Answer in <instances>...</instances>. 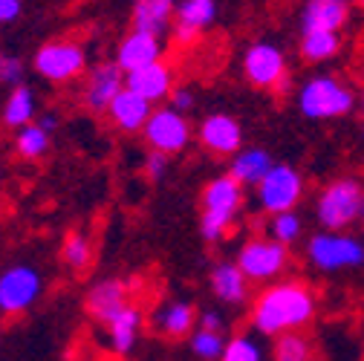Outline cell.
<instances>
[{
    "label": "cell",
    "mask_w": 364,
    "mask_h": 361,
    "mask_svg": "<svg viewBox=\"0 0 364 361\" xmlns=\"http://www.w3.org/2000/svg\"><path fill=\"white\" fill-rule=\"evenodd\" d=\"M87 67L84 47L75 41H50L35 53V70L50 81L78 78Z\"/></svg>",
    "instance_id": "cell-10"
},
{
    "label": "cell",
    "mask_w": 364,
    "mask_h": 361,
    "mask_svg": "<svg viewBox=\"0 0 364 361\" xmlns=\"http://www.w3.org/2000/svg\"><path fill=\"white\" fill-rule=\"evenodd\" d=\"M15 151H18V156H23V159H41L43 153L50 151V133L43 130L38 122L21 127L18 136H15Z\"/></svg>",
    "instance_id": "cell-27"
},
{
    "label": "cell",
    "mask_w": 364,
    "mask_h": 361,
    "mask_svg": "<svg viewBox=\"0 0 364 361\" xmlns=\"http://www.w3.org/2000/svg\"><path fill=\"white\" fill-rule=\"evenodd\" d=\"M21 15V0H0V26L12 23Z\"/></svg>",
    "instance_id": "cell-37"
},
{
    "label": "cell",
    "mask_w": 364,
    "mask_h": 361,
    "mask_svg": "<svg viewBox=\"0 0 364 361\" xmlns=\"http://www.w3.org/2000/svg\"><path fill=\"white\" fill-rule=\"evenodd\" d=\"M243 205V185L232 173L214 176L203 191V220H200V232L208 243L223 240L232 232L235 217Z\"/></svg>",
    "instance_id": "cell-2"
},
{
    "label": "cell",
    "mask_w": 364,
    "mask_h": 361,
    "mask_svg": "<svg viewBox=\"0 0 364 361\" xmlns=\"http://www.w3.org/2000/svg\"><path fill=\"white\" fill-rule=\"evenodd\" d=\"M197 324H200L197 330H205V333H220V335H223V327H225L223 315H220L217 309H205V312L200 315V321H197Z\"/></svg>",
    "instance_id": "cell-35"
},
{
    "label": "cell",
    "mask_w": 364,
    "mask_h": 361,
    "mask_svg": "<svg viewBox=\"0 0 364 361\" xmlns=\"http://www.w3.org/2000/svg\"><path fill=\"white\" fill-rule=\"evenodd\" d=\"M361 220H364V205H361Z\"/></svg>",
    "instance_id": "cell-39"
},
{
    "label": "cell",
    "mask_w": 364,
    "mask_h": 361,
    "mask_svg": "<svg viewBox=\"0 0 364 361\" xmlns=\"http://www.w3.org/2000/svg\"><path fill=\"white\" fill-rule=\"evenodd\" d=\"M350 18V0H306L301 12L304 32H338Z\"/></svg>",
    "instance_id": "cell-17"
},
{
    "label": "cell",
    "mask_w": 364,
    "mask_h": 361,
    "mask_svg": "<svg viewBox=\"0 0 364 361\" xmlns=\"http://www.w3.org/2000/svg\"><path fill=\"white\" fill-rule=\"evenodd\" d=\"M225 350V341L220 333H205V330H194L191 333V352L203 361H220Z\"/></svg>",
    "instance_id": "cell-32"
},
{
    "label": "cell",
    "mask_w": 364,
    "mask_h": 361,
    "mask_svg": "<svg viewBox=\"0 0 364 361\" xmlns=\"http://www.w3.org/2000/svg\"><path fill=\"white\" fill-rule=\"evenodd\" d=\"M38 124H41L43 130H47V133H53V130L58 127V116H55V113H43V116L38 119Z\"/></svg>",
    "instance_id": "cell-38"
},
{
    "label": "cell",
    "mask_w": 364,
    "mask_h": 361,
    "mask_svg": "<svg viewBox=\"0 0 364 361\" xmlns=\"http://www.w3.org/2000/svg\"><path fill=\"white\" fill-rule=\"evenodd\" d=\"M139 330H142V312L139 306H127L122 315L107 324V335H110V347L116 355H130L136 341H139Z\"/></svg>",
    "instance_id": "cell-24"
},
{
    "label": "cell",
    "mask_w": 364,
    "mask_h": 361,
    "mask_svg": "<svg viewBox=\"0 0 364 361\" xmlns=\"http://www.w3.org/2000/svg\"><path fill=\"white\" fill-rule=\"evenodd\" d=\"M275 168V162H272V156L263 151V148H243L240 153L232 156V168L229 173L237 179V183L246 188V185H260L263 176Z\"/></svg>",
    "instance_id": "cell-22"
},
{
    "label": "cell",
    "mask_w": 364,
    "mask_h": 361,
    "mask_svg": "<svg viewBox=\"0 0 364 361\" xmlns=\"http://www.w3.org/2000/svg\"><path fill=\"white\" fill-rule=\"evenodd\" d=\"M200 145L220 156H235L243 151V130L240 122L229 113H211L200 122Z\"/></svg>",
    "instance_id": "cell-13"
},
{
    "label": "cell",
    "mask_w": 364,
    "mask_h": 361,
    "mask_svg": "<svg viewBox=\"0 0 364 361\" xmlns=\"http://www.w3.org/2000/svg\"><path fill=\"white\" fill-rule=\"evenodd\" d=\"M127 306H130V289L119 278L99 281L93 289L87 292V312L105 327L116 318V315H122Z\"/></svg>",
    "instance_id": "cell-14"
},
{
    "label": "cell",
    "mask_w": 364,
    "mask_h": 361,
    "mask_svg": "<svg viewBox=\"0 0 364 361\" xmlns=\"http://www.w3.org/2000/svg\"><path fill=\"white\" fill-rule=\"evenodd\" d=\"M237 266L252 284H269L287 272L289 249L272 237H252L237 252Z\"/></svg>",
    "instance_id": "cell-6"
},
{
    "label": "cell",
    "mask_w": 364,
    "mask_h": 361,
    "mask_svg": "<svg viewBox=\"0 0 364 361\" xmlns=\"http://www.w3.org/2000/svg\"><path fill=\"white\" fill-rule=\"evenodd\" d=\"M243 72L260 90H287V55L269 41H257L246 50Z\"/></svg>",
    "instance_id": "cell-9"
},
{
    "label": "cell",
    "mask_w": 364,
    "mask_h": 361,
    "mask_svg": "<svg viewBox=\"0 0 364 361\" xmlns=\"http://www.w3.org/2000/svg\"><path fill=\"white\" fill-rule=\"evenodd\" d=\"M355 96L336 75H312L298 90V110L306 119H341L353 110Z\"/></svg>",
    "instance_id": "cell-3"
},
{
    "label": "cell",
    "mask_w": 364,
    "mask_h": 361,
    "mask_svg": "<svg viewBox=\"0 0 364 361\" xmlns=\"http://www.w3.org/2000/svg\"><path fill=\"white\" fill-rule=\"evenodd\" d=\"M197 309L188 301H168L154 312V327L165 338H186L197 327Z\"/></svg>",
    "instance_id": "cell-20"
},
{
    "label": "cell",
    "mask_w": 364,
    "mask_h": 361,
    "mask_svg": "<svg viewBox=\"0 0 364 361\" xmlns=\"http://www.w3.org/2000/svg\"><path fill=\"white\" fill-rule=\"evenodd\" d=\"M301 232H304V222H301V217H298L295 211L275 214V217L269 220V237L278 240V243H284L287 249H289L292 243H298Z\"/></svg>",
    "instance_id": "cell-29"
},
{
    "label": "cell",
    "mask_w": 364,
    "mask_h": 361,
    "mask_svg": "<svg viewBox=\"0 0 364 361\" xmlns=\"http://www.w3.org/2000/svg\"><path fill=\"white\" fill-rule=\"evenodd\" d=\"M32 119H35V90L26 84L12 87V93L4 104V124L21 130V127L32 124Z\"/></svg>",
    "instance_id": "cell-25"
},
{
    "label": "cell",
    "mask_w": 364,
    "mask_h": 361,
    "mask_svg": "<svg viewBox=\"0 0 364 361\" xmlns=\"http://www.w3.org/2000/svg\"><path fill=\"white\" fill-rule=\"evenodd\" d=\"M249 284L237 260H220L211 269V289L223 303H243L249 298Z\"/></svg>",
    "instance_id": "cell-21"
},
{
    "label": "cell",
    "mask_w": 364,
    "mask_h": 361,
    "mask_svg": "<svg viewBox=\"0 0 364 361\" xmlns=\"http://www.w3.org/2000/svg\"><path fill=\"white\" fill-rule=\"evenodd\" d=\"M145 139L154 151L171 156V153H179L182 148L188 145L191 139V127H188V119L182 116L179 110L173 107H156L145 124Z\"/></svg>",
    "instance_id": "cell-11"
},
{
    "label": "cell",
    "mask_w": 364,
    "mask_h": 361,
    "mask_svg": "<svg viewBox=\"0 0 364 361\" xmlns=\"http://www.w3.org/2000/svg\"><path fill=\"white\" fill-rule=\"evenodd\" d=\"M162 61V41L159 35H151V32H130L122 43H119V55H116V64L130 75V72H139L151 64H159Z\"/></svg>",
    "instance_id": "cell-15"
},
{
    "label": "cell",
    "mask_w": 364,
    "mask_h": 361,
    "mask_svg": "<svg viewBox=\"0 0 364 361\" xmlns=\"http://www.w3.org/2000/svg\"><path fill=\"white\" fill-rule=\"evenodd\" d=\"M124 87H127V72L116 61L99 64L93 72H90V78L84 84V104H87V110L107 113L110 104L116 102V96L122 93Z\"/></svg>",
    "instance_id": "cell-12"
},
{
    "label": "cell",
    "mask_w": 364,
    "mask_h": 361,
    "mask_svg": "<svg viewBox=\"0 0 364 361\" xmlns=\"http://www.w3.org/2000/svg\"><path fill=\"white\" fill-rule=\"evenodd\" d=\"M220 361H263V347L252 335H235L225 341Z\"/></svg>",
    "instance_id": "cell-31"
},
{
    "label": "cell",
    "mask_w": 364,
    "mask_h": 361,
    "mask_svg": "<svg viewBox=\"0 0 364 361\" xmlns=\"http://www.w3.org/2000/svg\"><path fill=\"white\" fill-rule=\"evenodd\" d=\"M151 113H154V104H151L148 99H142L139 93H133V90H127V87L122 90L119 96H116V102H113V104H110V110H107L110 122H113L119 130H124V133L145 130V124H148Z\"/></svg>",
    "instance_id": "cell-18"
},
{
    "label": "cell",
    "mask_w": 364,
    "mask_h": 361,
    "mask_svg": "<svg viewBox=\"0 0 364 361\" xmlns=\"http://www.w3.org/2000/svg\"><path fill=\"white\" fill-rule=\"evenodd\" d=\"M171 107L173 110H179V113H186V110H191L194 107V93L188 87H173V93H171Z\"/></svg>",
    "instance_id": "cell-34"
},
{
    "label": "cell",
    "mask_w": 364,
    "mask_h": 361,
    "mask_svg": "<svg viewBox=\"0 0 364 361\" xmlns=\"http://www.w3.org/2000/svg\"><path fill=\"white\" fill-rule=\"evenodd\" d=\"M361 110H364V96H361Z\"/></svg>",
    "instance_id": "cell-40"
},
{
    "label": "cell",
    "mask_w": 364,
    "mask_h": 361,
    "mask_svg": "<svg viewBox=\"0 0 364 361\" xmlns=\"http://www.w3.org/2000/svg\"><path fill=\"white\" fill-rule=\"evenodd\" d=\"M315 315V295L304 281H278L252 303V327L260 335L278 338L304 330Z\"/></svg>",
    "instance_id": "cell-1"
},
{
    "label": "cell",
    "mask_w": 364,
    "mask_h": 361,
    "mask_svg": "<svg viewBox=\"0 0 364 361\" xmlns=\"http://www.w3.org/2000/svg\"><path fill=\"white\" fill-rule=\"evenodd\" d=\"M127 90L139 93L151 104L162 102V99H171V93H173V70L159 61V64H151V67H145L139 72H130L127 75Z\"/></svg>",
    "instance_id": "cell-19"
},
{
    "label": "cell",
    "mask_w": 364,
    "mask_h": 361,
    "mask_svg": "<svg viewBox=\"0 0 364 361\" xmlns=\"http://www.w3.org/2000/svg\"><path fill=\"white\" fill-rule=\"evenodd\" d=\"M361 6H364V0H361Z\"/></svg>",
    "instance_id": "cell-41"
},
{
    "label": "cell",
    "mask_w": 364,
    "mask_h": 361,
    "mask_svg": "<svg viewBox=\"0 0 364 361\" xmlns=\"http://www.w3.org/2000/svg\"><path fill=\"white\" fill-rule=\"evenodd\" d=\"M176 12V0H136L133 6V29L162 35Z\"/></svg>",
    "instance_id": "cell-23"
},
{
    "label": "cell",
    "mask_w": 364,
    "mask_h": 361,
    "mask_svg": "<svg viewBox=\"0 0 364 361\" xmlns=\"http://www.w3.org/2000/svg\"><path fill=\"white\" fill-rule=\"evenodd\" d=\"M306 257L321 272H341V269L364 266V243L344 232H321L306 246Z\"/></svg>",
    "instance_id": "cell-5"
},
{
    "label": "cell",
    "mask_w": 364,
    "mask_h": 361,
    "mask_svg": "<svg viewBox=\"0 0 364 361\" xmlns=\"http://www.w3.org/2000/svg\"><path fill=\"white\" fill-rule=\"evenodd\" d=\"M165 168H168V156H165V153L151 151V153L145 156V171H148V176H151V179H162Z\"/></svg>",
    "instance_id": "cell-36"
},
{
    "label": "cell",
    "mask_w": 364,
    "mask_h": 361,
    "mask_svg": "<svg viewBox=\"0 0 364 361\" xmlns=\"http://www.w3.org/2000/svg\"><path fill=\"white\" fill-rule=\"evenodd\" d=\"M61 254H64V263H67L70 269H87L90 260H93V243H90L87 235L73 232V235H67Z\"/></svg>",
    "instance_id": "cell-30"
},
{
    "label": "cell",
    "mask_w": 364,
    "mask_h": 361,
    "mask_svg": "<svg viewBox=\"0 0 364 361\" xmlns=\"http://www.w3.org/2000/svg\"><path fill=\"white\" fill-rule=\"evenodd\" d=\"M341 50V38L338 32H304L301 38V55L309 64H321L336 58Z\"/></svg>",
    "instance_id": "cell-26"
},
{
    "label": "cell",
    "mask_w": 364,
    "mask_h": 361,
    "mask_svg": "<svg viewBox=\"0 0 364 361\" xmlns=\"http://www.w3.org/2000/svg\"><path fill=\"white\" fill-rule=\"evenodd\" d=\"M364 188L355 179H336L330 183L315 203V217L324 225V232H344L347 225L361 220Z\"/></svg>",
    "instance_id": "cell-4"
},
{
    "label": "cell",
    "mask_w": 364,
    "mask_h": 361,
    "mask_svg": "<svg viewBox=\"0 0 364 361\" xmlns=\"http://www.w3.org/2000/svg\"><path fill=\"white\" fill-rule=\"evenodd\" d=\"M301 197H304V176L292 165H275L257 185V205L272 217L295 211Z\"/></svg>",
    "instance_id": "cell-8"
},
{
    "label": "cell",
    "mask_w": 364,
    "mask_h": 361,
    "mask_svg": "<svg viewBox=\"0 0 364 361\" xmlns=\"http://www.w3.org/2000/svg\"><path fill=\"white\" fill-rule=\"evenodd\" d=\"M43 292V278L35 266L15 263L0 272V315H21Z\"/></svg>",
    "instance_id": "cell-7"
},
{
    "label": "cell",
    "mask_w": 364,
    "mask_h": 361,
    "mask_svg": "<svg viewBox=\"0 0 364 361\" xmlns=\"http://www.w3.org/2000/svg\"><path fill=\"white\" fill-rule=\"evenodd\" d=\"M272 355H275V361H312L315 347H312V341H309L306 335H301V333H287V335H278V338H275Z\"/></svg>",
    "instance_id": "cell-28"
},
{
    "label": "cell",
    "mask_w": 364,
    "mask_h": 361,
    "mask_svg": "<svg viewBox=\"0 0 364 361\" xmlns=\"http://www.w3.org/2000/svg\"><path fill=\"white\" fill-rule=\"evenodd\" d=\"M217 18V0H176V41L179 43H191L211 21Z\"/></svg>",
    "instance_id": "cell-16"
},
{
    "label": "cell",
    "mask_w": 364,
    "mask_h": 361,
    "mask_svg": "<svg viewBox=\"0 0 364 361\" xmlns=\"http://www.w3.org/2000/svg\"><path fill=\"white\" fill-rule=\"evenodd\" d=\"M21 78H23V61L15 55H0V84L21 87Z\"/></svg>",
    "instance_id": "cell-33"
}]
</instances>
